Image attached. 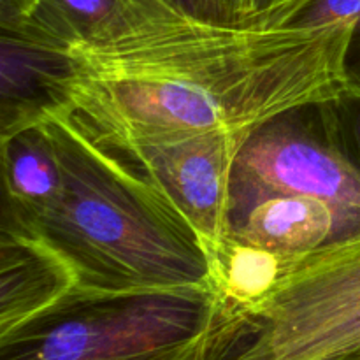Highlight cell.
<instances>
[{
  "label": "cell",
  "mask_w": 360,
  "mask_h": 360,
  "mask_svg": "<svg viewBox=\"0 0 360 360\" xmlns=\"http://www.w3.org/2000/svg\"><path fill=\"white\" fill-rule=\"evenodd\" d=\"M348 46L341 23L229 25L174 0H125L63 51L41 115H62L120 158L210 134L248 136L355 94Z\"/></svg>",
  "instance_id": "6da1fadb"
},
{
  "label": "cell",
  "mask_w": 360,
  "mask_h": 360,
  "mask_svg": "<svg viewBox=\"0 0 360 360\" xmlns=\"http://www.w3.org/2000/svg\"><path fill=\"white\" fill-rule=\"evenodd\" d=\"M34 125L58 162L60 192L35 210L4 202L2 220L30 232L65 266L70 304L160 292L220 295L206 245L146 176L62 115L44 112Z\"/></svg>",
  "instance_id": "7a4b0ae2"
},
{
  "label": "cell",
  "mask_w": 360,
  "mask_h": 360,
  "mask_svg": "<svg viewBox=\"0 0 360 360\" xmlns=\"http://www.w3.org/2000/svg\"><path fill=\"white\" fill-rule=\"evenodd\" d=\"M214 360H322L360 352V231L290 259L267 257L221 306Z\"/></svg>",
  "instance_id": "3957f363"
},
{
  "label": "cell",
  "mask_w": 360,
  "mask_h": 360,
  "mask_svg": "<svg viewBox=\"0 0 360 360\" xmlns=\"http://www.w3.org/2000/svg\"><path fill=\"white\" fill-rule=\"evenodd\" d=\"M220 311L210 292L74 302L0 338V360H211Z\"/></svg>",
  "instance_id": "277c9868"
},
{
  "label": "cell",
  "mask_w": 360,
  "mask_h": 360,
  "mask_svg": "<svg viewBox=\"0 0 360 360\" xmlns=\"http://www.w3.org/2000/svg\"><path fill=\"white\" fill-rule=\"evenodd\" d=\"M315 197L360 231V169L345 148L334 102L271 120L243 143L232 171L231 224L269 197Z\"/></svg>",
  "instance_id": "5b68a950"
},
{
  "label": "cell",
  "mask_w": 360,
  "mask_h": 360,
  "mask_svg": "<svg viewBox=\"0 0 360 360\" xmlns=\"http://www.w3.org/2000/svg\"><path fill=\"white\" fill-rule=\"evenodd\" d=\"M248 136L210 134L146 148L122 158L146 176L192 225L217 269L218 260L231 245L232 171Z\"/></svg>",
  "instance_id": "8992f818"
},
{
  "label": "cell",
  "mask_w": 360,
  "mask_h": 360,
  "mask_svg": "<svg viewBox=\"0 0 360 360\" xmlns=\"http://www.w3.org/2000/svg\"><path fill=\"white\" fill-rule=\"evenodd\" d=\"M74 281L37 238L2 220L0 232V338L70 304Z\"/></svg>",
  "instance_id": "52a82bcc"
},
{
  "label": "cell",
  "mask_w": 360,
  "mask_h": 360,
  "mask_svg": "<svg viewBox=\"0 0 360 360\" xmlns=\"http://www.w3.org/2000/svg\"><path fill=\"white\" fill-rule=\"evenodd\" d=\"M343 236H348V229L330 204L315 197H269L232 221L229 248L290 259Z\"/></svg>",
  "instance_id": "ba28073f"
},
{
  "label": "cell",
  "mask_w": 360,
  "mask_h": 360,
  "mask_svg": "<svg viewBox=\"0 0 360 360\" xmlns=\"http://www.w3.org/2000/svg\"><path fill=\"white\" fill-rule=\"evenodd\" d=\"M4 202L35 210L55 199L62 176L48 139L37 125L2 139Z\"/></svg>",
  "instance_id": "9c48e42d"
},
{
  "label": "cell",
  "mask_w": 360,
  "mask_h": 360,
  "mask_svg": "<svg viewBox=\"0 0 360 360\" xmlns=\"http://www.w3.org/2000/svg\"><path fill=\"white\" fill-rule=\"evenodd\" d=\"M125 0H37L34 13L16 30L2 35L65 51L118 14Z\"/></svg>",
  "instance_id": "30bf717a"
},
{
  "label": "cell",
  "mask_w": 360,
  "mask_h": 360,
  "mask_svg": "<svg viewBox=\"0 0 360 360\" xmlns=\"http://www.w3.org/2000/svg\"><path fill=\"white\" fill-rule=\"evenodd\" d=\"M262 23L295 25V27H319L341 23L350 28L348 46V76L355 94L360 95V0H299L288 9Z\"/></svg>",
  "instance_id": "8fae6325"
},
{
  "label": "cell",
  "mask_w": 360,
  "mask_h": 360,
  "mask_svg": "<svg viewBox=\"0 0 360 360\" xmlns=\"http://www.w3.org/2000/svg\"><path fill=\"white\" fill-rule=\"evenodd\" d=\"M334 109L345 148L360 169V95L352 94L334 102Z\"/></svg>",
  "instance_id": "7c38bea8"
},
{
  "label": "cell",
  "mask_w": 360,
  "mask_h": 360,
  "mask_svg": "<svg viewBox=\"0 0 360 360\" xmlns=\"http://www.w3.org/2000/svg\"><path fill=\"white\" fill-rule=\"evenodd\" d=\"M199 14L220 23H252L253 0H199Z\"/></svg>",
  "instance_id": "4fadbf2b"
},
{
  "label": "cell",
  "mask_w": 360,
  "mask_h": 360,
  "mask_svg": "<svg viewBox=\"0 0 360 360\" xmlns=\"http://www.w3.org/2000/svg\"><path fill=\"white\" fill-rule=\"evenodd\" d=\"M37 0H0V25L4 32L16 30L34 13Z\"/></svg>",
  "instance_id": "5bb4252c"
},
{
  "label": "cell",
  "mask_w": 360,
  "mask_h": 360,
  "mask_svg": "<svg viewBox=\"0 0 360 360\" xmlns=\"http://www.w3.org/2000/svg\"><path fill=\"white\" fill-rule=\"evenodd\" d=\"M297 0H253V21L252 23H259V21H266L269 18L276 16L281 11L290 7Z\"/></svg>",
  "instance_id": "9a60e30c"
},
{
  "label": "cell",
  "mask_w": 360,
  "mask_h": 360,
  "mask_svg": "<svg viewBox=\"0 0 360 360\" xmlns=\"http://www.w3.org/2000/svg\"><path fill=\"white\" fill-rule=\"evenodd\" d=\"M174 2H178L179 6H183L185 9L192 11V13L199 14V0H174ZM200 16V14H199Z\"/></svg>",
  "instance_id": "2e32d148"
},
{
  "label": "cell",
  "mask_w": 360,
  "mask_h": 360,
  "mask_svg": "<svg viewBox=\"0 0 360 360\" xmlns=\"http://www.w3.org/2000/svg\"><path fill=\"white\" fill-rule=\"evenodd\" d=\"M322 360H360V352H355V354H347V355H336V357H327Z\"/></svg>",
  "instance_id": "e0dca14e"
}]
</instances>
